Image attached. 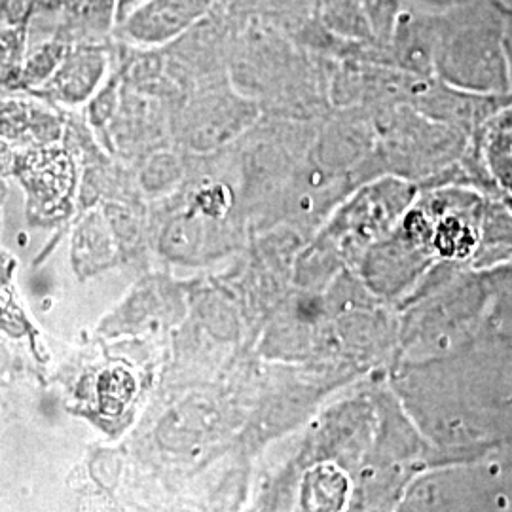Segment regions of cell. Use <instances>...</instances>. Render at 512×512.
I'll use <instances>...</instances> for the list:
<instances>
[{"mask_svg":"<svg viewBox=\"0 0 512 512\" xmlns=\"http://www.w3.org/2000/svg\"><path fill=\"white\" fill-rule=\"evenodd\" d=\"M27 25L29 21L14 23V25L0 21V76L18 69L23 50H25Z\"/></svg>","mask_w":512,"mask_h":512,"instance_id":"3","label":"cell"},{"mask_svg":"<svg viewBox=\"0 0 512 512\" xmlns=\"http://www.w3.org/2000/svg\"><path fill=\"white\" fill-rule=\"evenodd\" d=\"M107 48L101 44H76L55 69V84L65 95L84 97L105 73Z\"/></svg>","mask_w":512,"mask_h":512,"instance_id":"2","label":"cell"},{"mask_svg":"<svg viewBox=\"0 0 512 512\" xmlns=\"http://www.w3.org/2000/svg\"><path fill=\"white\" fill-rule=\"evenodd\" d=\"M33 18V0H0L2 23H23Z\"/></svg>","mask_w":512,"mask_h":512,"instance_id":"4","label":"cell"},{"mask_svg":"<svg viewBox=\"0 0 512 512\" xmlns=\"http://www.w3.org/2000/svg\"><path fill=\"white\" fill-rule=\"evenodd\" d=\"M213 2L215 0H143L118 27L120 33L137 46H165L202 21Z\"/></svg>","mask_w":512,"mask_h":512,"instance_id":"1","label":"cell"}]
</instances>
